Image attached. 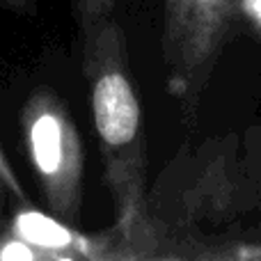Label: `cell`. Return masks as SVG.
<instances>
[{
	"label": "cell",
	"mask_w": 261,
	"mask_h": 261,
	"mask_svg": "<svg viewBox=\"0 0 261 261\" xmlns=\"http://www.w3.org/2000/svg\"><path fill=\"white\" fill-rule=\"evenodd\" d=\"M261 186L229 142L179 156L151 193L133 257H261Z\"/></svg>",
	"instance_id": "1"
},
{
	"label": "cell",
	"mask_w": 261,
	"mask_h": 261,
	"mask_svg": "<svg viewBox=\"0 0 261 261\" xmlns=\"http://www.w3.org/2000/svg\"><path fill=\"white\" fill-rule=\"evenodd\" d=\"M81 50L106 184L115 204V231L133 248L147 213V142L126 37L117 18L81 32Z\"/></svg>",
	"instance_id": "2"
},
{
	"label": "cell",
	"mask_w": 261,
	"mask_h": 261,
	"mask_svg": "<svg viewBox=\"0 0 261 261\" xmlns=\"http://www.w3.org/2000/svg\"><path fill=\"white\" fill-rule=\"evenodd\" d=\"M21 138L44 202L55 220L81 225L85 156L64 101L50 87L30 92L21 108Z\"/></svg>",
	"instance_id": "3"
},
{
	"label": "cell",
	"mask_w": 261,
	"mask_h": 261,
	"mask_svg": "<svg viewBox=\"0 0 261 261\" xmlns=\"http://www.w3.org/2000/svg\"><path fill=\"white\" fill-rule=\"evenodd\" d=\"M231 32L229 0H163L167 92L188 117L197 110Z\"/></svg>",
	"instance_id": "4"
},
{
	"label": "cell",
	"mask_w": 261,
	"mask_h": 261,
	"mask_svg": "<svg viewBox=\"0 0 261 261\" xmlns=\"http://www.w3.org/2000/svg\"><path fill=\"white\" fill-rule=\"evenodd\" d=\"M28 204L30 199H28L25 188L21 186V179L14 172V165L9 163L5 149L0 147V225H5L12 208H23Z\"/></svg>",
	"instance_id": "5"
},
{
	"label": "cell",
	"mask_w": 261,
	"mask_h": 261,
	"mask_svg": "<svg viewBox=\"0 0 261 261\" xmlns=\"http://www.w3.org/2000/svg\"><path fill=\"white\" fill-rule=\"evenodd\" d=\"M71 7L78 23V35L115 16V0H71Z\"/></svg>",
	"instance_id": "6"
},
{
	"label": "cell",
	"mask_w": 261,
	"mask_h": 261,
	"mask_svg": "<svg viewBox=\"0 0 261 261\" xmlns=\"http://www.w3.org/2000/svg\"><path fill=\"white\" fill-rule=\"evenodd\" d=\"M234 28H243L261 41V0H229Z\"/></svg>",
	"instance_id": "7"
},
{
	"label": "cell",
	"mask_w": 261,
	"mask_h": 261,
	"mask_svg": "<svg viewBox=\"0 0 261 261\" xmlns=\"http://www.w3.org/2000/svg\"><path fill=\"white\" fill-rule=\"evenodd\" d=\"M0 7H7L16 14H28V16H35V0H0Z\"/></svg>",
	"instance_id": "8"
}]
</instances>
